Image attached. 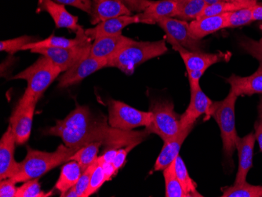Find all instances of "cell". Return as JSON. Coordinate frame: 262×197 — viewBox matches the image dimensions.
Here are the masks:
<instances>
[{
    "mask_svg": "<svg viewBox=\"0 0 262 197\" xmlns=\"http://www.w3.org/2000/svg\"><path fill=\"white\" fill-rule=\"evenodd\" d=\"M227 2L232 3H239V4H251V5H254L257 4L258 1L260 0H225Z\"/></svg>",
    "mask_w": 262,
    "mask_h": 197,
    "instance_id": "cell-45",
    "label": "cell"
},
{
    "mask_svg": "<svg viewBox=\"0 0 262 197\" xmlns=\"http://www.w3.org/2000/svg\"><path fill=\"white\" fill-rule=\"evenodd\" d=\"M75 39H67L60 36H51L43 40L35 41L23 47L21 51H31L34 48H72L91 42V39L85 34V30L81 28L77 32Z\"/></svg>",
    "mask_w": 262,
    "mask_h": 197,
    "instance_id": "cell-24",
    "label": "cell"
},
{
    "mask_svg": "<svg viewBox=\"0 0 262 197\" xmlns=\"http://www.w3.org/2000/svg\"><path fill=\"white\" fill-rule=\"evenodd\" d=\"M204 2L208 5H212V4H217V3L223 2L225 0H204Z\"/></svg>",
    "mask_w": 262,
    "mask_h": 197,
    "instance_id": "cell-47",
    "label": "cell"
},
{
    "mask_svg": "<svg viewBox=\"0 0 262 197\" xmlns=\"http://www.w3.org/2000/svg\"><path fill=\"white\" fill-rule=\"evenodd\" d=\"M141 23L139 14L136 15H123L104 20L96 26L85 30V34L91 39L105 36L122 35V31L129 25Z\"/></svg>",
    "mask_w": 262,
    "mask_h": 197,
    "instance_id": "cell-14",
    "label": "cell"
},
{
    "mask_svg": "<svg viewBox=\"0 0 262 197\" xmlns=\"http://www.w3.org/2000/svg\"><path fill=\"white\" fill-rule=\"evenodd\" d=\"M239 45L245 52L257 59L262 66V37L259 40L242 38L239 41Z\"/></svg>",
    "mask_w": 262,
    "mask_h": 197,
    "instance_id": "cell-36",
    "label": "cell"
},
{
    "mask_svg": "<svg viewBox=\"0 0 262 197\" xmlns=\"http://www.w3.org/2000/svg\"><path fill=\"white\" fill-rule=\"evenodd\" d=\"M123 4L131 10L143 12L151 4V0H122Z\"/></svg>",
    "mask_w": 262,
    "mask_h": 197,
    "instance_id": "cell-41",
    "label": "cell"
},
{
    "mask_svg": "<svg viewBox=\"0 0 262 197\" xmlns=\"http://www.w3.org/2000/svg\"><path fill=\"white\" fill-rule=\"evenodd\" d=\"M163 176L166 185V197H188L175 173L174 161L165 168Z\"/></svg>",
    "mask_w": 262,
    "mask_h": 197,
    "instance_id": "cell-30",
    "label": "cell"
},
{
    "mask_svg": "<svg viewBox=\"0 0 262 197\" xmlns=\"http://www.w3.org/2000/svg\"><path fill=\"white\" fill-rule=\"evenodd\" d=\"M253 7V6H252ZM252 7L239 9L228 14L226 28H237L247 26L253 20Z\"/></svg>",
    "mask_w": 262,
    "mask_h": 197,
    "instance_id": "cell-32",
    "label": "cell"
},
{
    "mask_svg": "<svg viewBox=\"0 0 262 197\" xmlns=\"http://www.w3.org/2000/svg\"><path fill=\"white\" fill-rule=\"evenodd\" d=\"M61 197H79V195H78L76 188L73 186V187L70 188L64 195H61Z\"/></svg>",
    "mask_w": 262,
    "mask_h": 197,
    "instance_id": "cell-44",
    "label": "cell"
},
{
    "mask_svg": "<svg viewBox=\"0 0 262 197\" xmlns=\"http://www.w3.org/2000/svg\"><path fill=\"white\" fill-rule=\"evenodd\" d=\"M15 137L10 126L4 134L0 140V179H11L17 174L20 169V163L14 159Z\"/></svg>",
    "mask_w": 262,
    "mask_h": 197,
    "instance_id": "cell-13",
    "label": "cell"
},
{
    "mask_svg": "<svg viewBox=\"0 0 262 197\" xmlns=\"http://www.w3.org/2000/svg\"><path fill=\"white\" fill-rule=\"evenodd\" d=\"M131 14L132 11L122 0H93L91 22L96 26L108 19Z\"/></svg>",
    "mask_w": 262,
    "mask_h": 197,
    "instance_id": "cell-17",
    "label": "cell"
},
{
    "mask_svg": "<svg viewBox=\"0 0 262 197\" xmlns=\"http://www.w3.org/2000/svg\"><path fill=\"white\" fill-rule=\"evenodd\" d=\"M51 195L52 191L44 192L41 190L39 179H34L24 182L20 187L17 188L16 197H48Z\"/></svg>",
    "mask_w": 262,
    "mask_h": 197,
    "instance_id": "cell-34",
    "label": "cell"
},
{
    "mask_svg": "<svg viewBox=\"0 0 262 197\" xmlns=\"http://www.w3.org/2000/svg\"><path fill=\"white\" fill-rule=\"evenodd\" d=\"M168 51L165 39L156 42H137L126 44L108 61L106 67L117 68L126 75H132L141 64L160 57Z\"/></svg>",
    "mask_w": 262,
    "mask_h": 197,
    "instance_id": "cell-3",
    "label": "cell"
},
{
    "mask_svg": "<svg viewBox=\"0 0 262 197\" xmlns=\"http://www.w3.org/2000/svg\"><path fill=\"white\" fill-rule=\"evenodd\" d=\"M256 137L254 132H251L244 138H237L235 148L239 156V167L235 177V185H239L247 181L249 170L253 166V154Z\"/></svg>",
    "mask_w": 262,
    "mask_h": 197,
    "instance_id": "cell-16",
    "label": "cell"
},
{
    "mask_svg": "<svg viewBox=\"0 0 262 197\" xmlns=\"http://www.w3.org/2000/svg\"><path fill=\"white\" fill-rule=\"evenodd\" d=\"M134 39L123 35L105 36L94 40L90 55L98 59L110 60L114 54Z\"/></svg>",
    "mask_w": 262,
    "mask_h": 197,
    "instance_id": "cell-20",
    "label": "cell"
},
{
    "mask_svg": "<svg viewBox=\"0 0 262 197\" xmlns=\"http://www.w3.org/2000/svg\"><path fill=\"white\" fill-rule=\"evenodd\" d=\"M92 44L91 42L72 48H39L31 50V52L48 57L61 72H66L89 55Z\"/></svg>",
    "mask_w": 262,
    "mask_h": 197,
    "instance_id": "cell-10",
    "label": "cell"
},
{
    "mask_svg": "<svg viewBox=\"0 0 262 197\" xmlns=\"http://www.w3.org/2000/svg\"><path fill=\"white\" fill-rule=\"evenodd\" d=\"M257 113H258V119H262V96H260V102L257 105Z\"/></svg>",
    "mask_w": 262,
    "mask_h": 197,
    "instance_id": "cell-46",
    "label": "cell"
},
{
    "mask_svg": "<svg viewBox=\"0 0 262 197\" xmlns=\"http://www.w3.org/2000/svg\"><path fill=\"white\" fill-rule=\"evenodd\" d=\"M194 124H191L185 128H182L179 135L174 139L164 142V145L155 164V170L157 171L163 170L176 160L177 157L179 155L182 144L185 142V138L191 133Z\"/></svg>",
    "mask_w": 262,
    "mask_h": 197,
    "instance_id": "cell-21",
    "label": "cell"
},
{
    "mask_svg": "<svg viewBox=\"0 0 262 197\" xmlns=\"http://www.w3.org/2000/svg\"><path fill=\"white\" fill-rule=\"evenodd\" d=\"M106 181H107V179H106L104 165H103L102 160L99 157L97 160L96 166H95L92 173H91L89 188L85 193L84 197H89L90 195L95 193Z\"/></svg>",
    "mask_w": 262,
    "mask_h": 197,
    "instance_id": "cell-33",
    "label": "cell"
},
{
    "mask_svg": "<svg viewBox=\"0 0 262 197\" xmlns=\"http://www.w3.org/2000/svg\"><path fill=\"white\" fill-rule=\"evenodd\" d=\"M35 42L32 36H23L15 39H7L0 42V51H5L10 54H14L17 51H21L22 48L31 42Z\"/></svg>",
    "mask_w": 262,
    "mask_h": 197,
    "instance_id": "cell-35",
    "label": "cell"
},
{
    "mask_svg": "<svg viewBox=\"0 0 262 197\" xmlns=\"http://www.w3.org/2000/svg\"><path fill=\"white\" fill-rule=\"evenodd\" d=\"M138 145H139V144H132V145H128V146L118 150L117 154H116V157H115L113 162V167H115L116 171L118 172V170L123 167L129 152H130L131 150L133 149Z\"/></svg>",
    "mask_w": 262,
    "mask_h": 197,
    "instance_id": "cell-39",
    "label": "cell"
},
{
    "mask_svg": "<svg viewBox=\"0 0 262 197\" xmlns=\"http://www.w3.org/2000/svg\"><path fill=\"white\" fill-rule=\"evenodd\" d=\"M222 197H262V185H253L247 181L222 189Z\"/></svg>",
    "mask_w": 262,
    "mask_h": 197,
    "instance_id": "cell-29",
    "label": "cell"
},
{
    "mask_svg": "<svg viewBox=\"0 0 262 197\" xmlns=\"http://www.w3.org/2000/svg\"><path fill=\"white\" fill-rule=\"evenodd\" d=\"M101 145H103L102 142H96L82 147L70 157L69 160H76L84 171L98 159V151Z\"/></svg>",
    "mask_w": 262,
    "mask_h": 197,
    "instance_id": "cell-28",
    "label": "cell"
},
{
    "mask_svg": "<svg viewBox=\"0 0 262 197\" xmlns=\"http://www.w3.org/2000/svg\"><path fill=\"white\" fill-rule=\"evenodd\" d=\"M107 64L108 60L98 59L91 57L89 54L74 64L59 78L57 87L64 89L72 85L76 84L90 75L106 67Z\"/></svg>",
    "mask_w": 262,
    "mask_h": 197,
    "instance_id": "cell-12",
    "label": "cell"
},
{
    "mask_svg": "<svg viewBox=\"0 0 262 197\" xmlns=\"http://www.w3.org/2000/svg\"><path fill=\"white\" fill-rule=\"evenodd\" d=\"M228 14L200 17L192 20L189 24L190 33L192 37L201 40L210 34L214 33L226 28Z\"/></svg>",
    "mask_w": 262,
    "mask_h": 197,
    "instance_id": "cell-23",
    "label": "cell"
},
{
    "mask_svg": "<svg viewBox=\"0 0 262 197\" xmlns=\"http://www.w3.org/2000/svg\"><path fill=\"white\" fill-rule=\"evenodd\" d=\"M238 96L229 91L228 96L221 101L212 104L209 117H213L220 127L225 158L232 160L235 149L237 135L235 129V107Z\"/></svg>",
    "mask_w": 262,
    "mask_h": 197,
    "instance_id": "cell-5",
    "label": "cell"
},
{
    "mask_svg": "<svg viewBox=\"0 0 262 197\" xmlns=\"http://www.w3.org/2000/svg\"><path fill=\"white\" fill-rule=\"evenodd\" d=\"M259 28H260V30L262 31V23H260V26H259Z\"/></svg>",
    "mask_w": 262,
    "mask_h": 197,
    "instance_id": "cell-48",
    "label": "cell"
},
{
    "mask_svg": "<svg viewBox=\"0 0 262 197\" xmlns=\"http://www.w3.org/2000/svg\"><path fill=\"white\" fill-rule=\"evenodd\" d=\"M37 102V100L22 96L12 113L10 126L17 145H25L29 139Z\"/></svg>",
    "mask_w": 262,
    "mask_h": 197,
    "instance_id": "cell-9",
    "label": "cell"
},
{
    "mask_svg": "<svg viewBox=\"0 0 262 197\" xmlns=\"http://www.w3.org/2000/svg\"><path fill=\"white\" fill-rule=\"evenodd\" d=\"M159 26L166 34L168 42H177L185 49L191 51H202L204 43L192 37L190 33L189 24L176 17H164L158 22Z\"/></svg>",
    "mask_w": 262,
    "mask_h": 197,
    "instance_id": "cell-11",
    "label": "cell"
},
{
    "mask_svg": "<svg viewBox=\"0 0 262 197\" xmlns=\"http://www.w3.org/2000/svg\"><path fill=\"white\" fill-rule=\"evenodd\" d=\"M253 20L262 21V5L256 4L252 7Z\"/></svg>",
    "mask_w": 262,
    "mask_h": 197,
    "instance_id": "cell-43",
    "label": "cell"
},
{
    "mask_svg": "<svg viewBox=\"0 0 262 197\" xmlns=\"http://www.w3.org/2000/svg\"><path fill=\"white\" fill-rule=\"evenodd\" d=\"M97 160H98V159H97ZM97 160H95V162H94L92 165L90 166L86 170L82 172L79 181H78L77 183L75 185V188H76V191H77L79 197H84L85 193H86L88 188H89L91 173H92L94 167L96 166Z\"/></svg>",
    "mask_w": 262,
    "mask_h": 197,
    "instance_id": "cell-37",
    "label": "cell"
},
{
    "mask_svg": "<svg viewBox=\"0 0 262 197\" xmlns=\"http://www.w3.org/2000/svg\"><path fill=\"white\" fill-rule=\"evenodd\" d=\"M61 73V69L58 66L54 64L48 57L41 55L32 65L11 79L27 81V88L23 96L39 101L46 90Z\"/></svg>",
    "mask_w": 262,
    "mask_h": 197,
    "instance_id": "cell-4",
    "label": "cell"
},
{
    "mask_svg": "<svg viewBox=\"0 0 262 197\" xmlns=\"http://www.w3.org/2000/svg\"><path fill=\"white\" fill-rule=\"evenodd\" d=\"M15 182L10 179L1 180L0 182V196L16 197L17 188L15 186Z\"/></svg>",
    "mask_w": 262,
    "mask_h": 197,
    "instance_id": "cell-40",
    "label": "cell"
},
{
    "mask_svg": "<svg viewBox=\"0 0 262 197\" xmlns=\"http://www.w3.org/2000/svg\"><path fill=\"white\" fill-rule=\"evenodd\" d=\"M178 3L173 0H159L151 1L150 5L139 16L141 23L144 24H158L164 17H175L178 13Z\"/></svg>",
    "mask_w": 262,
    "mask_h": 197,
    "instance_id": "cell-22",
    "label": "cell"
},
{
    "mask_svg": "<svg viewBox=\"0 0 262 197\" xmlns=\"http://www.w3.org/2000/svg\"><path fill=\"white\" fill-rule=\"evenodd\" d=\"M191 101L186 111L181 116L182 129L191 124H194L202 115L209 116L213 101L202 91L201 86L190 88Z\"/></svg>",
    "mask_w": 262,
    "mask_h": 197,
    "instance_id": "cell-15",
    "label": "cell"
},
{
    "mask_svg": "<svg viewBox=\"0 0 262 197\" xmlns=\"http://www.w3.org/2000/svg\"><path fill=\"white\" fill-rule=\"evenodd\" d=\"M175 173L180 182L182 188L188 197H203V195L197 191V185L193 179L190 177L185 162L182 157L178 155L174 160Z\"/></svg>",
    "mask_w": 262,
    "mask_h": 197,
    "instance_id": "cell-27",
    "label": "cell"
},
{
    "mask_svg": "<svg viewBox=\"0 0 262 197\" xmlns=\"http://www.w3.org/2000/svg\"><path fill=\"white\" fill-rule=\"evenodd\" d=\"M173 48L179 52L185 63L190 88L200 86V79L210 66L222 61H227L231 57L229 53L221 51L215 54L204 53L203 51H191L179 45L174 46Z\"/></svg>",
    "mask_w": 262,
    "mask_h": 197,
    "instance_id": "cell-7",
    "label": "cell"
},
{
    "mask_svg": "<svg viewBox=\"0 0 262 197\" xmlns=\"http://www.w3.org/2000/svg\"><path fill=\"white\" fill-rule=\"evenodd\" d=\"M38 7L39 11H46L51 16L58 29L64 28L76 33L82 28L78 25V17L72 15L66 10L64 4L53 0H39Z\"/></svg>",
    "mask_w": 262,
    "mask_h": 197,
    "instance_id": "cell-18",
    "label": "cell"
},
{
    "mask_svg": "<svg viewBox=\"0 0 262 197\" xmlns=\"http://www.w3.org/2000/svg\"><path fill=\"white\" fill-rule=\"evenodd\" d=\"M173 1H174V2L178 3L180 0H173Z\"/></svg>",
    "mask_w": 262,
    "mask_h": 197,
    "instance_id": "cell-49",
    "label": "cell"
},
{
    "mask_svg": "<svg viewBox=\"0 0 262 197\" xmlns=\"http://www.w3.org/2000/svg\"><path fill=\"white\" fill-rule=\"evenodd\" d=\"M79 148L60 145L52 152H42L27 147V155L20 163V169L11 180L15 183L26 182L31 179H39L57 166L69 161Z\"/></svg>",
    "mask_w": 262,
    "mask_h": 197,
    "instance_id": "cell-2",
    "label": "cell"
},
{
    "mask_svg": "<svg viewBox=\"0 0 262 197\" xmlns=\"http://www.w3.org/2000/svg\"><path fill=\"white\" fill-rule=\"evenodd\" d=\"M108 105V124L113 128L131 130L140 126H147L152 121L151 112H143L125 103L110 100Z\"/></svg>",
    "mask_w": 262,
    "mask_h": 197,
    "instance_id": "cell-8",
    "label": "cell"
},
{
    "mask_svg": "<svg viewBox=\"0 0 262 197\" xmlns=\"http://www.w3.org/2000/svg\"><path fill=\"white\" fill-rule=\"evenodd\" d=\"M252 6L254 5L223 1V2L217 3V4H212V5L207 6L205 10H204V12L202 13L200 17L219 15V14H225V13L232 12V11L239 10V9L251 7Z\"/></svg>",
    "mask_w": 262,
    "mask_h": 197,
    "instance_id": "cell-31",
    "label": "cell"
},
{
    "mask_svg": "<svg viewBox=\"0 0 262 197\" xmlns=\"http://www.w3.org/2000/svg\"><path fill=\"white\" fill-rule=\"evenodd\" d=\"M226 81L230 84V91L238 97L262 94V66L259 65L257 71L251 76H239L233 74L226 79Z\"/></svg>",
    "mask_w": 262,
    "mask_h": 197,
    "instance_id": "cell-19",
    "label": "cell"
},
{
    "mask_svg": "<svg viewBox=\"0 0 262 197\" xmlns=\"http://www.w3.org/2000/svg\"><path fill=\"white\" fill-rule=\"evenodd\" d=\"M149 112L152 114V121L146 130L149 133L157 134L167 142L173 140L182 130L180 118L174 112L173 104L170 101H151Z\"/></svg>",
    "mask_w": 262,
    "mask_h": 197,
    "instance_id": "cell-6",
    "label": "cell"
},
{
    "mask_svg": "<svg viewBox=\"0 0 262 197\" xmlns=\"http://www.w3.org/2000/svg\"><path fill=\"white\" fill-rule=\"evenodd\" d=\"M82 172V167L76 160L66 162L61 167V173L55 185L56 189L61 192V196L76 185Z\"/></svg>",
    "mask_w": 262,
    "mask_h": 197,
    "instance_id": "cell-25",
    "label": "cell"
},
{
    "mask_svg": "<svg viewBox=\"0 0 262 197\" xmlns=\"http://www.w3.org/2000/svg\"><path fill=\"white\" fill-rule=\"evenodd\" d=\"M178 6V13L175 17L188 21L199 18L207 4L204 0H180Z\"/></svg>",
    "mask_w": 262,
    "mask_h": 197,
    "instance_id": "cell-26",
    "label": "cell"
},
{
    "mask_svg": "<svg viewBox=\"0 0 262 197\" xmlns=\"http://www.w3.org/2000/svg\"><path fill=\"white\" fill-rule=\"evenodd\" d=\"M44 135L60 137L66 146L80 148L93 142H101L108 148H120L140 144L150 134L113 128L106 120L97 118L88 106L77 105L62 120L42 132Z\"/></svg>",
    "mask_w": 262,
    "mask_h": 197,
    "instance_id": "cell-1",
    "label": "cell"
},
{
    "mask_svg": "<svg viewBox=\"0 0 262 197\" xmlns=\"http://www.w3.org/2000/svg\"><path fill=\"white\" fill-rule=\"evenodd\" d=\"M55 1L58 4L73 6L76 8L80 9L90 15L92 11L93 0H55Z\"/></svg>",
    "mask_w": 262,
    "mask_h": 197,
    "instance_id": "cell-38",
    "label": "cell"
},
{
    "mask_svg": "<svg viewBox=\"0 0 262 197\" xmlns=\"http://www.w3.org/2000/svg\"><path fill=\"white\" fill-rule=\"evenodd\" d=\"M254 130H255L256 140L259 144L260 152H262V119H258L254 123Z\"/></svg>",
    "mask_w": 262,
    "mask_h": 197,
    "instance_id": "cell-42",
    "label": "cell"
}]
</instances>
